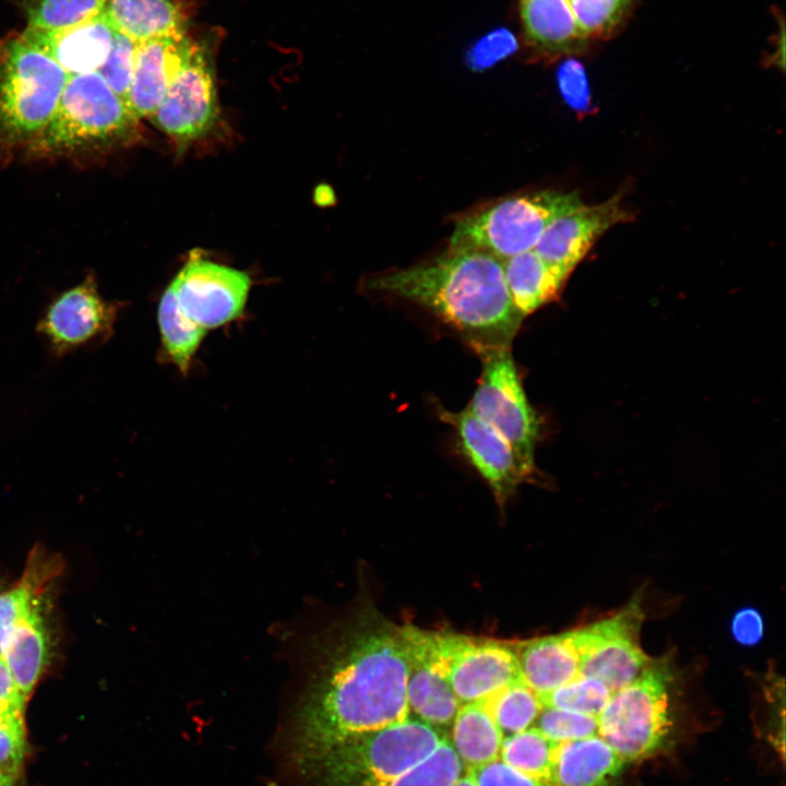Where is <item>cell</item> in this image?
Returning a JSON list of instances; mask_svg holds the SVG:
<instances>
[{
	"label": "cell",
	"instance_id": "obj_1",
	"mask_svg": "<svg viewBox=\"0 0 786 786\" xmlns=\"http://www.w3.org/2000/svg\"><path fill=\"white\" fill-rule=\"evenodd\" d=\"M340 638L290 717L288 751L295 766L409 716L402 628L364 620Z\"/></svg>",
	"mask_w": 786,
	"mask_h": 786
},
{
	"label": "cell",
	"instance_id": "obj_2",
	"mask_svg": "<svg viewBox=\"0 0 786 786\" xmlns=\"http://www.w3.org/2000/svg\"><path fill=\"white\" fill-rule=\"evenodd\" d=\"M369 290L427 309L477 354L511 348L524 318L513 305L502 260L473 250H446L414 266L378 274Z\"/></svg>",
	"mask_w": 786,
	"mask_h": 786
},
{
	"label": "cell",
	"instance_id": "obj_3",
	"mask_svg": "<svg viewBox=\"0 0 786 786\" xmlns=\"http://www.w3.org/2000/svg\"><path fill=\"white\" fill-rule=\"evenodd\" d=\"M97 72L70 74L45 128L24 150L32 160H87L141 140V126Z\"/></svg>",
	"mask_w": 786,
	"mask_h": 786
},
{
	"label": "cell",
	"instance_id": "obj_4",
	"mask_svg": "<svg viewBox=\"0 0 786 786\" xmlns=\"http://www.w3.org/2000/svg\"><path fill=\"white\" fill-rule=\"evenodd\" d=\"M443 739L431 725L406 717L350 738L296 769L322 786H379L424 761Z\"/></svg>",
	"mask_w": 786,
	"mask_h": 786
},
{
	"label": "cell",
	"instance_id": "obj_5",
	"mask_svg": "<svg viewBox=\"0 0 786 786\" xmlns=\"http://www.w3.org/2000/svg\"><path fill=\"white\" fill-rule=\"evenodd\" d=\"M69 73L20 34L0 40V152L23 151L45 128Z\"/></svg>",
	"mask_w": 786,
	"mask_h": 786
},
{
	"label": "cell",
	"instance_id": "obj_6",
	"mask_svg": "<svg viewBox=\"0 0 786 786\" xmlns=\"http://www.w3.org/2000/svg\"><path fill=\"white\" fill-rule=\"evenodd\" d=\"M583 202L577 192L543 190L505 198L456 221L452 251H481L504 260L532 250L547 226Z\"/></svg>",
	"mask_w": 786,
	"mask_h": 786
},
{
	"label": "cell",
	"instance_id": "obj_7",
	"mask_svg": "<svg viewBox=\"0 0 786 786\" xmlns=\"http://www.w3.org/2000/svg\"><path fill=\"white\" fill-rule=\"evenodd\" d=\"M667 664L651 663L624 688L614 692L598 715V736L626 762L658 750L670 734Z\"/></svg>",
	"mask_w": 786,
	"mask_h": 786
},
{
	"label": "cell",
	"instance_id": "obj_8",
	"mask_svg": "<svg viewBox=\"0 0 786 786\" xmlns=\"http://www.w3.org/2000/svg\"><path fill=\"white\" fill-rule=\"evenodd\" d=\"M481 373L467 408L491 426L510 445L525 477L535 469L541 421L529 404L511 348L478 355Z\"/></svg>",
	"mask_w": 786,
	"mask_h": 786
},
{
	"label": "cell",
	"instance_id": "obj_9",
	"mask_svg": "<svg viewBox=\"0 0 786 786\" xmlns=\"http://www.w3.org/2000/svg\"><path fill=\"white\" fill-rule=\"evenodd\" d=\"M461 705L479 702L522 679L515 646L505 642L424 630Z\"/></svg>",
	"mask_w": 786,
	"mask_h": 786
},
{
	"label": "cell",
	"instance_id": "obj_10",
	"mask_svg": "<svg viewBox=\"0 0 786 786\" xmlns=\"http://www.w3.org/2000/svg\"><path fill=\"white\" fill-rule=\"evenodd\" d=\"M643 618L635 597L616 615L571 631L580 675L602 681L611 694L634 681L650 664L639 639Z\"/></svg>",
	"mask_w": 786,
	"mask_h": 786
},
{
	"label": "cell",
	"instance_id": "obj_11",
	"mask_svg": "<svg viewBox=\"0 0 786 786\" xmlns=\"http://www.w3.org/2000/svg\"><path fill=\"white\" fill-rule=\"evenodd\" d=\"M117 312L118 307L103 298L94 275L88 274L47 306L36 331L59 358L103 345L112 334Z\"/></svg>",
	"mask_w": 786,
	"mask_h": 786
},
{
	"label": "cell",
	"instance_id": "obj_12",
	"mask_svg": "<svg viewBox=\"0 0 786 786\" xmlns=\"http://www.w3.org/2000/svg\"><path fill=\"white\" fill-rule=\"evenodd\" d=\"M217 115L214 69L209 51L198 44L148 119L186 147L211 131Z\"/></svg>",
	"mask_w": 786,
	"mask_h": 786
},
{
	"label": "cell",
	"instance_id": "obj_13",
	"mask_svg": "<svg viewBox=\"0 0 786 786\" xmlns=\"http://www.w3.org/2000/svg\"><path fill=\"white\" fill-rule=\"evenodd\" d=\"M171 284L182 311L207 331L241 315L251 281L242 271L191 258Z\"/></svg>",
	"mask_w": 786,
	"mask_h": 786
},
{
	"label": "cell",
	"instance_id": "obj_14",
	"mask_svg": "<svg viewBox=\"0 0 786 786\" xmlns=\"http://www.w3.org/2000/svg\"><path fill=\"white\" fill-rule=\"evenodd\" d=\"M633 218L617 193L595 205L582 204L555 218L534 250L551 267L569 278L595 242L612 226Z\"/></svg>",
	"mask_w": 786,
	"mask_h": 786
},
{
	"label": "cell",
	"instance_id": "obj_15",
	"mask_svg": "<svg viewBox=\"0 0 786 786\" xmlns=\"http://www.w3.org/2000/svg\"><path fill=\"white\" fill-rule=\"evenodd\" d=\"M437 410L439 418L456 431L464 456L503 504L526 480L509 443L467 407L457 413L442 406Z\"/></svg>",
	"mask_w": 786,
	"mask_h": 786
},
{
	"label": "cell",
	"instance_id": "obj_16",
	"mask_svg": "<svg viewBox=\"0 0 786 786\" xmlns=\"http://www.w3.org/2000/svg\"><path fill=\"white\" fill-rule=\"evenodd\" d=\"M198 43L187 34L138 43L126 105L141 118H150Z\"/></svg>",
	"mask_w": 786,
	"mask_h": 786
},
{
	"label": "cell",
	"instance_id": "obj_17",
	"mask_svg": "<svg viewBox=\"0 0 786 786\" xmlns=\"http://www.w3.org/2000/svg\"><path fill=\"white\" fill-rule=\"evenodd\" d=\"M408 647V712L432 727L449 726L461 706L441 664L428 651L420 629L402 628Z\"/></svg>",
	"mask_w": 786,
	"mask_h": 786
},
{
	"label": "cell",
	"instance_id": "obj_18",
	"mask_svg": "<svg viewBox=\"0 0 786 786\" xmlns=\"http://www.w3.org/2000/svg\"><path fill=\"white\" fill-rule=\"evenodd\" d=\"M116 28L104 11L78 25L47 31L27 27L21 37L52 58L69 74L94 72L106 60Z\"/></svg>",
	"mask_w": 786,
	"mask_h": 786
},
{
	"label": "cell",
	"instance_id": "obj_19",
	"mask_svg": "<svg viewBox=\"0 0 786 786\" xmlns=\"http://www.w3.org/2000/svg\"><path fill=\"white\" fill-rule=\"evenodd\" d=\"M515 648L522 679L538 698L580 675V659L571 631L532 639Z\"/></svg>",
	"mask_w": 786,
	"mask_h": 786
},
{
	"label": "cell",
	"instance_id": "obj_20",
	"mask_svg": "<svg viewBox=\"0 0 786 786\" xmlns=\"http://www.w3.org/2000/svg\"><path fill=\"white\" fill-rule=\"evenodd\" d=\"M626 763L598 735L561 742L555 754L551 783L557 786H610Z\"/></svg>",
	"mask_w": 786,
	"mask_h": 786
},
{
	"label": "cell",
	"instance_id": "obj_21",
	"mask_svg": "<svg viewBox=\"0 0 786 786\" xmlns=\"http://www.w3.org/2000/svg\"><path fill=\"white\" fill-rule=\"evenodd\" d=\"M103 11L135 41L184 35L189 19L183 0H106Z\"/></svg>",
	"mask_w": 786,
	"mask_h": 786
},
{
	"label": "cell",
	"instance_id": "obj_22",
	"mask_svg": "<svg viewBox=\"0 0 786 786\" xmlns=\"http://www.w3.org/2000/svg\"><path fill=\"white\" fill-rule=\"evenodd\" d=\"M38 597L13 628L2 659L27 701L49 658V635Z\"/></svg>",
	"mask_w": 786,
	"mask_h": 786
},
{
	"label": "cell",
	"instance_id": "obj_23",
	"mask_svg": "<svg viewBox=\"0 0 786 786\" xmlns=\"http://www.w3.org/2000/svg\"><path fill=\"white\" fill-rule=\"evenodd\" d=\"M502 270L511 300L523 318L558 299L568 279L534 249L502 260Z\"/></svg>",
	"mask_w": 786,
	"mask_h": 786
},
{
	"label": "cell",
	"instance_id": "obj_24",
	"mask_svg": "<svg viewBox=\"0 0 786 786\" xmlns=\"http://www.w3.org/2000/svg\"><path fill=\"white\" fill-rule=\"evenodd\" d=\"M526 37L549 52H565L584 40L569 0H520Z\"/></svg>",
	"mask_w": 786,
	"mask_h": 786
},
{
	"label": "cell",
	"instance_id": "obj_25",
	"mask_svg": "<svg viewBox=\"0 0 786 786\" xmlns=\"http://www.w3.org/2000/svg\"><path fill=\"white\" fill-rule=\"evenodd\" d=\"M452 724V746L467 771L500 758L504 737L480 702L462 704Z\"/></svg>",
	"mask_w": 786,
	"mask_h": 786
},
{
	"label": "cell",
	"instance_id": "obj_26",
	"mask_svg": "<svg viewBox=\"0 0 786 786\" xmlns=\"http://www.w3.org/2000/svg\"><path fill=\"white\" fill-rule=\"evenodd\" d=\"M162 344L170 360L187 372L206 330L180 308L172 284L164 291L158 307Z\"/></svg>",
	"mask_w": 786,
	"mask_h": 786
},
{
	"label": "cell",
	"instance_id": "obj_27",
	"mask_svg": "<svg viewBox=\"0 0 786 786\" xmlns=\"http://www.w3.org/2000/svg\"><path fill=\"white\" fill-rule=\"evenodd\" d=\"M558 745L537 727H529L503 738L500 759L513 769L548 785L552 779Z\"/></svg>",
	"mask_w": 786,
	"mask_h": 786
},
{
	"label": "cell",
	"instance_id": "obj_28",
	"mask_svg": "<svg viewBox=\"0 0 786 786\" xmlns=\"http://www.w3.org/2000/svg\"><path fill=\"white\" fill-rule=\"evenodd\" d=\"M479 702L492 716L503 737L529 728L543 708L538 695L523 679Z\"/></svg>",
	"mask_w": 786,
	"mask_h": 786
},
{
	"label": "cell",
	"instance_id": "obj_29",
	"mask_svg": "<svg viewBox=\"0 0 786 786\" xmlns=\"http://www.w3.org/2000/svg\"><path fill=\"white\" fill-rule=\"evenodd\" d=\"M28 27L56 31L99 14L106 0H22Z\"/></svg>",
	"mask_w": 786,
	"mask_h": 786
},
{
	"label": "cell",
	"instance_id": "obj_30",
	"mask_svg": "<svg viewBox=\"0 0 786 786\" xmlns=\"http://www.w3.org/2000/svg\"><path fill=\"white\" fill-rule=\"evenodd\" d=\"M463 763L452 743L443 739L424 761L391 782L379 786H454L463 774Z\"/></svg>",
	"mask_w": 786,
	"mask_h": 786
},
{
	"label": "cell",
	"instance_id": "obj_31",
	"mask_svg": "<svg viewBox=\"0 0 786 786\" xmlns=\"http://www.w3.org/2000/svg\"><path fill=\"white\" fill-rule=\"evenodd\" d=\"M40 568L34 560L17 585L0 593V658L13 628L39 597L40 588L48 580Z\"/></svg>",
	"mask_w": 786,
	"mask_h": 786
},
{
	"label": "cell",
	"instance_id": "obj_32",
	"mask_svg": "<svg viewBox=\"0 0 786 786\" xmlns=\"http://www.w3.org/2000/svg\"><path fill=\"white\" fill-rule=\"evenodd\" d=\"M611 695L602 681L579 675L570 682L539 698L543 706L571 710L598 717Z\"/></svg>",
	"mask_w": 786,
	"mask_h": 786
},
{
	"label": "cell",
	"instance_id": "obj_33",
	"mask_svg": "<svg viewBox=\"0 0 786 786\" xmlns=\"http://www.w3.org/2000/svg\"><path fill=\"white\" fill-rule=\"evenodd\" d=\"M537 728L549 739L561 743L598 735L596 716L553 706H543Z\"/></svg>",
	"mask_w": 786,
	"mask_h": 786
},
{
	"label": "cell",
	"instance_id": "obj_34",
	"mask_svg": "<svg viewBox=\"0 0 786 786\" xmlns=\"http://www.w3.org/2000/svg\"><path fill=\"white\" fill-rule=\"evenodd\" d=\"M584 39L604 36L620 22L630 0H569Z\"/></svg>",
	"mask_w": 786,
	"mask_h": 786
},
{
	"label": "cell",
	"instance_id": "obj_35",
	"mask_svg": "<svg viewBox=\"0 0 786 786\" xmlns=\"http://www.w3.org/2000/svg\"><path fill=\"white\" fill-rule=\"evenodd\" d=\"M138 43L116 31L109 53L97 72L124 102L131 83Z\"/></svg>",
	"mask_w": 786,
	"mask_h": 786
},
{
	"label": "cell",
	"instance_id": "obj_36",
	"mask_svg": "<svg viewBox=\"0 0 786 786\" xmlns=\"http://www.w3.org/2000/svg\"><path fill=\"white\" fill-rule=\"evenodd\" d=\"M25 753L24 714H0V772L17 781Z\"/></svg>",
	"mask_w": 786,
	"mask_h": 786
},
{
	"label": "cell",
	"instance_id": "obj_37",
	"mask_svg": "<svg viewBox=\"0 0 786 786\" xmlns=\"http://www.w3.org/2000/svg\"><path fill=\"white\" fill-rule=\"evenodd\" d=\"M517 48L514 35L505 29H496L479 39L467 55V63L473 70H485L509 57Z\"/></svg>",
	"mask_w": 786,
	"mask_h": 786
},
{
	"label": "cell",
	"instance_id": "obj_38",
	"mask_svg": "<svg viewBox=\"0 0 786 786\" xmlns=\"http://www.w3.org/2000/svg\"><path fill=\"white\" fill-rule=\"evenodd\" d=\"M557 79L567 104L577 112H587L592 104L583 66L577 60L569 59L559 67Z\"/></svg>",
	"mask_w": 786,
	"mask_h": 786
},
{
	"label": "cell",
	"instance_id": "obj_39",
	"mask_svg": "<svg viewBox=\"0 0 786 786\" xmlns=\"http://www.w3.org/2000/svg\"><path fill=\"white\" fill-rule=\"evenodd\" d=\"M468 772L476 786H548L513 769L500 758Z\"/></svg>",
	"mask_w": 786,
	"mask_h": 786
},
{
	"label": "cell",
	"instance_id": "obj_40",
	"mask_svg": "<svg viewBox=\"0 0 786 786\" xmlns=\"http://www.w3.org/2000/svg\"><path fill=\"white\" fill-rule=\"evenodd\" d=\"M731 633L740 644H757L763 635V620L760 612L753 608L739 610L733 618Z\"/></svg>",
	"mask_w": 786,
	"mask_h": 786
},
{
	"label": "cell",
	"instance_id": "obj_41",
	"mask_svg": "<svg viewBox=\"0 0 786 786\" xmlns=\"http://www.w3.org/2000/svg\"><path fill=\"white\" fill-rule=\"evenodd\" d=\"M26 700L0 658V714H24Z\"/></svg>",
	"mask_w": 786,
	"mask_h": 786
},
{
	"label": "cell",
	"instance_id": "obj_42",
	"mask_svg": "<svg viewBox=\"0 0 786 786\" xmlns=\"http://www.w3.org/2000/svg\"><path fill=\"white\" fill-rule=\"evenodd\" d=\"M454 786H476V784L472 774L467 771L466 773L462 774V776L457 779Z\"/></svg>",
	"mask_w": 786,
	"mask_h": 786
},
{
	"label": "cell",
	"instance_id": "obj_43",
	"mask_svg": "<svg viewBox=\"0 0 786 786\" xmlns=\"http://www.w3.org/2000/svg\"><path fill=\"white\" fill-rule=\"evenodd\" d=\"M16 783L17 781H14L0 772V786H16Z\"/></svg>",
	"mask_w": 786,
	"mask_h": 786
}]
</instances>
